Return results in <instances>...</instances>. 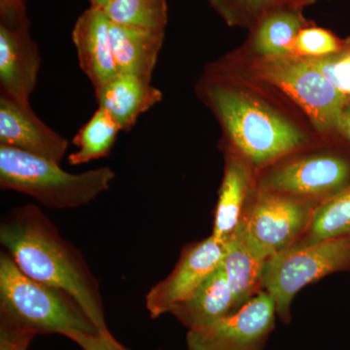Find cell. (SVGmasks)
Here are the masks:
<instances>
[{"mask_svg":"<svg viewBox=\"0 0 350 350\" xmlns=\"http://www.w3.org/2000/svg\"><path fill=\"white\" fill-rule=\"evenodd\" d=\"M0 243L32 280L70 295L100 335L110 336L98 280L81 251L64 239L36 204L15 207L0 222Z\"/></svg>","mask_w":350,"mask_h":350,"instance_id":"6da1fadb","label":"cell"},{"mask_svg":"<svg viewBox=\"0 0 350 350\" xmlns=\"http://www.w3.org/2000/svg\"><path fill=\"white\" fill-rule=\"evenodd\" d=\"M198 94L213 110L237 149L262 165L300 148L305 133L250 92L228 81L215 66L207 69Z\"/></svg>","mask_w":350,"mask_h":350,"instance_id":"7a4b0ae2","label":"cell"},{"mask_svg":"<svg viewBox=\"0 0 350 350\" xmlns=\"http://www.w3.org/2000/svg\"><path fill=\"white\" fill-rule=\"evenodd\" d=\"M0 317L34 335H100L87 313L59 288L32 280L5 251L0 254Z\"/></svg>","mask_w":350,"mask_h":350,"instance_id":"3957f363","label":"cell"},{"mask_svg":"<svg viewBox=\"0 0 350 350\" xmlns=\"http://www.w3.org/2000/svg\"><path fill=\"white\" fill-rule=\"evenodd\" d=\"M115 176L109 167L71 174L61 163L0 145V188L29 196L50 208L91 204L109 190Z\"/></svg>","mask_w":350,"mask_h":350,"instance_id":"277c9868","label":"cell"},{"mask_svg":"<svg viewBox=\"0 0 350 350\" xmlns=\"http://www.w3.org/2000/svg\"><path fill=\"white\" fill-rule=\"evenodd\" d=\"M350 266V236L285 248L267 260L262 287L275 303L276 313L289 322L292 301L313 282Z\"/></svg>","mask_w":350,"mask_h":350,"instance_id":"5b68a950","label":"cell"},{"mask_svg":"<svg viewBox=\"0 0 350 350\" xmlns=\"http://www.w3.org/2000/svg\"><path fill=\"white\" fill-rule=\"evenodd\" d=\"M252 72L295 101L321 133L337 131L347 96L308 59L296 56L257 57Z\"/></svg>","mask_w":350,"mask_h":350,"instance_id":"8992f818","label":"cell"},{"mask_svg":"<svg viewBox=\"0 0 350 350\" xmlns=\"http://www.w3.org/2000/svg\"><path fill=\"white\" fill-rule=\"evenodd\" d=\"M275 306L259 292L229 317L211 325L189 330L188 350H262L275 321Z\"/></svg>","mask_w":350,"mask_h":350,"instance_id":"52a82bcc","label":"cell"},{"mask_svg":"<svg viewBox=\"0 0 350 350\" xmlns=\"http://www.w3.org/2000/svg\"><path fill=\"white\" fill-rule=\"evenodd\" d=\"M350 179V165L340 157L320 155L299 159L269 172L262 192L296 199L336 195Z\"/></svg>","mask_w":350,"mask_h":350,"instance_id":"ba28073f","label":"cell"},{"mask_svg":"<svg viewBox=\"0 0 350 350\" xmlns=\"http://www.w3.org/2000/svg\"><path fill=\"white\" fill-rule=\"evenodd\" d=\"M225 248V243L213 236L188 248L172 273L145 296V306L151 319L170 313L175 305L187 299L221 266Z\"/></svg>","mask_w":350,"mask_h":350,"instance_id":"9c48e42d","label":"cell"},{"mask_svg":"<svg viewBox=\"0 0 350 350\" xmlns=\"http://www.w3.org/2000/svg\"><path fill=\"white\" fill-rule=\"evenodd\" d=\"M312 213L300 199L261 191L243 225L253 241L271 256L292 245L310 224Z\"/></svg>","mask_w":350,"mask_h":350,"instance_id":"30bf717a","label":"cell"},{"mask_svg":"<svg viewBox=\"0 0 350 350\" xmlns=\"http://www.w3.org/2000/svg\"><path fill=\"white\" fill-rule=\"evenodd\" d=\"M40 64L38 44L29 32V21L0 23V94L29 105Z\"/></svg>","mask_w":350,"mask_h":350,"instance_id":"8fae6325","label":"cell"},{"mask_svg":"<svg viewBox=\"0 0 350 350\" xmlns=\"http://www.w3.org/2000/svg\"><path fill=\"white\" fill-rule=\"evenodd\" d=\"M0 145L61 163L69 142L31 109L0 94Z\"/></svg>","mask_w":350,"mask_h":350,"instance_id":"7c38bea8","label":"cell"},{"mask_svg":"<svg viewBox=\"0 0 350 350\" xmlns=\"http://www.w3.org/2000/svg\"><path fill=\"white\" fill-rule=\"evenodd\" d=\"M72 41L80 68L94 89L119 73L113 54L110 20L103 9L90 7L76 21Z\"/></svg>","mask_w":350,"mask_h":350,"instance_id":"4fadbf2b","label":"cell"},{"mask_svg":"<svg viewBox=\"0 0 350 350\" xmlns=\"http://www.w3.org/2000/svg\"><path fill=\"white\" fill-rule=\"evenodd\" d=\"M98 107L109 113L123 133H129L142 114L161 103L163 93L145 79L131 73L119 72L94 89Z\"/></svg>","mask_w":350,"mask_h":350,"instance_id":"5bb4252c","label":"cell"},{"mask_svg":"<svg viewBox=\"0 0 350 350\" xmlns=\"http://www.w3.org/2000/svg\"><path fill=\"white\" fill-rule=\"evenodd\" d=\"M222 267L239 310L262 287L265 265L271 254L253 241L243 222L225 243Z\"/></svg>","mask_w":350,"mask_h":350,"instance_id":"9a60e30c","label":"cell"},{"mask_svg":"<svg viewBox=\"0 0 350 350\" xmlns=\"http://www.w3.org/2000/svg\"><path fill=\"white\" fill-rule=\"evenodd\" d=\"M239 310L222 267H219L185 300L170 313L188 330L215 323Z\"/></svg>","mask_w":350,"mask_h":350,"instance_id":"2e32d148","label":"cell"},{"mask_svg":"<svg viewBox=\"0 0 350 350\" xmlns=\"http://www.w3.org/2000/svg\"><path fill=\"white\" fill-rule=\"evenodd\" d=\"M165 31L116 24L110 21L113 54L119 72L152 80Z\"/></svg>","mask_w":350,"mask_h":350,"instance_id":"e0dca14e","label":"cell"},{"mask_svg":"<svg viewBox=\"0 0 350 350\" xmlns=\"http://www.w3.org/2000/svg\"><path fill=\"white\" fill-rule=\"evenodd\" d=\"M301 9L286 2L262 16L251 29L250 47L257 57L293 56L295 39L308 24Z\"/></svg>","mask_w":350,"mask_h":350,"instance_id":"ac0fdd59","label":"cell"},{"mask_svg":"<svg viewBox=\"0 0 350 350\" xmlns=\"http://www.w3.org/2000/svg\"><path fill=\"white\" fill-rule=\"evenodd\" d=\"M248 182L250 177L246 167L236 159H230L219 193L214 219L213 237L220 243H227L241 224Z\"/></svg>","mask_w":350,"mask_h":350,"instance_id":"d6986e66","label":"cell"},{"mask_svg":"<svg viewBox=\"0 0 350 350\" xmlns=\"http://www.w3.org/2000/svg\"><path fill=\"white\" fill-rule=\"evenodd\" d=\"M122 130L111 115L98 107L72 138L77 150L69 154L70 165H80L107 158Z\"/></svg>","mask_w":350,"mask_h":350,"instance_id":"ffe728a7","label":"cell"},{"mask_svg":"<svg viewBox=\"0 0 350 350\" xmlns=\"http://www.w3.org/2000/svg\"><path fill=\"white\" fill-rule=\"evenodd\" d=\"M308 243L350 236V186L329 198L312 213Z\"/></svg>","mask_w":350,"mask_h":350,"instance_id":"44dd1931","label":"cell"},{"mask_svg":"<svg viewBox=\"0 0 350 350\" xmlns=\"http://www.w3.org/2000/svg\"><path fill=\"white\" fill-rule=\"evenodd\" d=\"M103 10L116 24L165 31L169 23L167 0H113Z\"/></svg>","mask_w":350,"mask_h":350,"instance_id":"7402d4cb","label":"cell"},{"mask_svg":"<svg viewBox=\"0 0 350 350\" xmlns=\"http://www.w3.org/2000/svg\"><path fill=\"white\" fill-rule=\"evenodd\" d=\"M213 10L232 27L252 29L265 14L288 0H206Z\"/></svg>","mask_w":350,"mask_h":350,"instance_id":"603a6c76","label":"cell"},{"mask_svg":"<svg viewBox=\"0 0 350 350\" xmlns=\"http://www.w3.org/2000/svg\"><path fill=\"white\" fill-rule=\"evenodd\" d=\"M344 41L333 32L308 23L295 39L293 56L304 59H319L331 56L342 49Z\"/></svg>","mask_w":350,"mask_h":350,"instance_id":"cb8c5ba5","label":"cell"},{"mask_svg":"<svg viewBox=\"0 0 350 350\" xmlns=\"http://www.w3.org/2000/svg\"><path fill=\"white\" fill-rule=\"evenodd\" d=\"M328 78L340 93L350 96V38L342 49L331 56L308 59Z\"/></svg>","mask_w":350,"mask_h":350,"instance_id":"d4e9b609","label":"cell"},{"mask_svg":"<svg viewBox=\"0 0 350 350\" xmlns=\"http://www.w3.org/2000/svg\"><path fill=\"white\" fill-rule=\"evenodd\" d=\"M33 333L0 317V350H29Z\"/></svg>","mask_w":350,"mask_h":350,"instance_id":"484cf974","label":"cell"},{"mask_svg":"<svg viewBox=\"0 0 350 350\" xmlns=\"http://www.w3.org/2000/svg\"><path fill=\"white\" fill-rule=\"evenodd\" d=\"M68 338L79 345L82 350H129L113 335H89L78 333L69 336Z\"/></svg>","mask_w":350,"mask_h":350,"instance_id":"4316f807","label":"cell"},{"mask_svg":"<svg viewBox=\"0 0 350 350\" xmlns=\"http://www.w3.org/2000/svg\"><path fill=\"white\" fill-rule=\"evenodd\" d=\"M338 131H340L342 135L350 144V103H347L345 105L344 109H342V114H340V119H338Z\"/></svg>","mask_w":350,"mask_h":350,"instance_id":"83f0119b","label":"cell"},{"mask_svg":"<svg viewBox=\"0 0 350 350\" xmlns=\"http://www.w3.org/2000/svg\"><path fill=\"white\" fill-rule=\"evenodd\" d=\"M113 0H89L90 7H94V8L105 9V7L109 5Z\"/></svg>","mask_w":350,"mask_h":350,"instance_id":"f1b7e54d","label":"cell"},{"mask_svg":"<svg viewBox=\"0 0 350 350\" xmlns=\"http://www.w3.org/2000/svg\"><path fill=\"white\" fill-rule=\"evenodd\" d=\"M317 1H319V0H288L289 3L301 7V8H303V7L306 5H310V4L314 3V2Z\"/></svg>","mask_w":350,"mask_h":350,"instance_id":"f546056e","label":"cell"}]
</instances>
